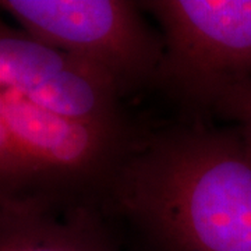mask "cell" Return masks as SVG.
Returning <instances> with one entry per match:
<instances>
[{"mask_svg": "<svg viewBox=\"0 0 251 251\" xmlns=\"http://www.w3.org/2000/svg\"><path fill=\"white\" fill-rule=\"evenodd\" d=\"M103 198L159 251H251V143L200 125L131 140Z\"/></svg>", "mask_w": 251, "mask_h": 251, "instance_id": "cell-1", "label": "cell"}, {"mask_svg": "<svg viewBox=\"0 0 251 251\" xmlns=\"http://www.w3.org/2000/svg\"><path fill=\"white\" fill-rule=\"evenodd\" d=\"M162 28L155 84L209 110L226 91L251 80V0L140 1Z\"/></svg>", "mask_w": 251, "mask_h": 251, "instance_id": "cell-2", "label": "cell"}, {"mask_svg": "<svg viewBox=\"0 0 251 251\" xmlns=\"http://www.w3.org/2000/svg\"><path fill=\"white\" fill-rule=\"evenodd\" d=\"M35 39L103 73L122 97L155 82L163 39L148 27L140 1L127 0H0Z\"/></svg>", "mask_w": 251, "mask_h": 251, "instance_id": "cell-3", "label": "cell"}, {"mask_svg": "<svg viewBox=\"0 0 251 251\" xmlns=\"http://www.w3.org/2000/svg\"><path fill=\"white\" fill-rule=\"evenodd\" d=\"M0 84L56 115L125 127L116 85L72 54L10 27L0 18Z\"/></svg>", "mask_w": 251, "mask_h": 251, "instance_id": "cell-4", "label": "cell"}, {"mask_svg": "<svg viewBox=\"0 0 251 251\" xmlns=\"http://www.w3.org/2000/svg\"><path fill=\"white\" fill-rule=\"evenodd\" d=\"M0 251H117L91 201L0 200Z\"/></svg>", "mask_w": 251, "mask_h": 251, "instance_id": "cell-5", "label": "cell"}, {"mask_svg": "<svg viewBox=\"0 0 251 251\" xmlns=\"http://www.w3.org/2000/svg\"><path fill=\"white\" fill-rule=\"evenodd\" d=\"M212 112L234 122V126L251 143V80L230 87L218 99Z\"/></svg>", "mask_w": 251, "mask_h": 251, "instance_id": "cell-6", "label": "cell"}]
</instances>
